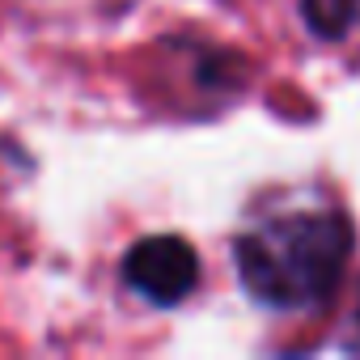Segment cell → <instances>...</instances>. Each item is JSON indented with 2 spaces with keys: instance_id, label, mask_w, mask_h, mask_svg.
<instances>
[{
  "instance_id": "cell-1",
  "label": "cell",
  "mask_w": 360,
  "mask_h": 360,
  "mask_svg": "<svg viewBox=\"0 0 360 360\" xmlns=\"http://www.w3.org/2000/svg\"><path fill=\"white\" fill-rule=\"evenodd\" d=\"M352 221L339 208H301L250 225L233 255L242 288L267 309H318L352 259Z\"/></svg>"
},
{
  "instance_id": "cell-2",
  "label": "cell",
  "mask_w": 360,
  "mask_h": 360,
  "mask_svg": "<svg viewBox=\"0 0 360 360\" xmlns=\"http://www.w3.org/2000/svg\"><path fill=\"white\" fill-rule=\"evenodd\" d=\"M123 284L153 305H178L200 284V255L178 233L140 238L123 255Z\"/></svg>"
},
{
  "instance_id": "cell-3",
  "label": "cell",
  "mask_w": 360,
  "mask_h": 360,
  "mask_svg": "<svg viewBox=\"0 0 360 360\" xmlns=\"http://www.w3.org/2000/svg\"><path fill=\"white\" fill-rule=\"evenodd\" d=\"M301 18L318 39H343L360 22V0H301Z\"/></svg>"
},
{
  "instance_id": "cell-4",
  "label": "cell",
  "mask_w": 360,
  "mask_h": 360,
  "mask_svg": "<svg viewBox=\"0 0 360 360\" xmlns=\"http://www.w3.org/2000/svg\"><path fill=\"white\" fill-rule=\"evenodd\" d=\"M356 335H360V305H356Z\"/></svg>"
}]
</instances>
